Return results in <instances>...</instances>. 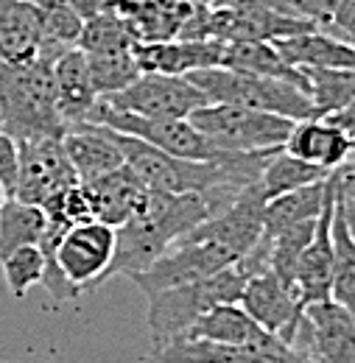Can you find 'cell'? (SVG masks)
Here are the masks:
<instances>
[{
    "instance_id": "26",
    "label": "cell",
    "mask_w": 355,
    "mask_h": 363,
    "mask_svg": "<svg viewBox=\"0 0 355 363\" xmlns=\"http://www.w3.org/2000/svg\"><path fill=\"white\" fill-rule=\"evenodd\" d=\"M300 70L305 73L316 118H327L355 104V70H316V67H300Z\"/></svg>"
},
{
    "instance_id": "29",
    "label": "cell",
    "mask_w": 355,
    "mask_h": 363,
    "mask_svg": "<svg viewBox=\"0 0 355 363\" xmlns=\"http://www.w3.org/2000/svg\"><path fill=\"white\" fill-rule=\"evenodd\" d=\"M313 232H316V221H305V224H297V227H288L283 232H277L274 238L268 240V269L277 274L283 282H288L291 288L294 279H297V263L302 257V252L308 249Z\"/></svg>"
},
{
    "instance_id": "15",
    "label": "cell",
    "mask_w": 355,
    "mask_h": 363,
    "mask_svg": "<svg viewBox=\"0 0 355 363\" xmlns=\"http://www.w3.org/2000/svg\"><path fill=\"white\" fill-rule=\"evenodd\" d=\"M79 182H92L126 165L118 135L101 123H73L62 137Z\"/></svg>"
},
{
    "instance_id": "1",
    "label": "cell",
    "mask_w": 355,
    "mask_h": 363,
    "mask_svg": "<svg viewBox=\"0 0 355 363\" xmlns=\"http://www.w3.org/2000/svg\"><path fill=\"white\" fill-rule=\"evenodd\" d=\"M238 196L229 193H160L148 190L137 216L115 229V255L106 279L146 272L187 232L224 213Z\"/></svg>"
},
{
    "instance_id": "18",
    "label": "cell",
    "mask_w": 355,
    "mask_h": 363,
    "mask_svg": "<svg viewBox=\"0 0 355 363\" xmlns=\"http://www.w3.org/2000/svg\"><path fill=\"white\" fill-rule=\"evenodd\" d=\"M53 87H56V106L65 123L67 126L87 123L98 104V95L92 90L87 53L82 48H70L53 62Z\"/></svg>"
},
{
    "instance_id": "6",
    "label": "cell",
    "mask_w": 355,
    "mask_h": 363,
    "mask_svg": "<svg viewBox=\"0 0 355 363\" xmlns=\"http://www.w3.org/2000/svg\"><path fill=\"white\" fill-rule=\"evenodd\" d=\"M222 154L232 151H274L285 148L297 121L238 106V104H207L187 118Z\"/></svg>"
},
{
    "instance_id": "20",
    "label": "cell",
    "mask_w": 355,
    "mask_h": 363,
    "mask_svg": "<svg viewBox=\"0 0 355 363\" xmlns=\"http://www.w3.org/2000/svg\"><path fill=\"white\" fill-rule=\"evenodd\" d=\"M274 48L294 67H316V70H355V45L333 37L330 31L313 28L305 34H294L277 40Z\"/></svg>"
},
{
    "instance_id": "11",
    "label": "cell",
    "mask_w": 355,
    "mask_h": 363,
    "mask_svg": "<svg viewBox=\"0 0 355 363\" xmlns=\"http://www.w3.org/2000/svg\"><path fill=\"white\" fill-rule=\"evenodd\" d=\"M339 187H342V171L336 168L327 182V199L316 218V232L297 263L294 285H297L302 308L333 299V257H336L333 255V213H336Z\"/></svg>"
},
{
    "instance_id": "27",
    "label": "cell",
    "mask_w": 355,
    "mask_h": 363,
    "mask_svg": "<svg viewBox=\"0 0 355 363\" xmlns=\"http://www.w3.org/2000/svg\"><path fill=\"white\" fill-rule=\"evenodd\" d=\"M333 171H322L311 162L288 154L285 148H280L271 160L266 162L263 174H261V190L266 199H274V196H283V193H291L297 187H305V184H313V182L327 179Z\"/></svg>"
},
{
    "instance_id": "8",
    "label": "cell",
    "mask_w": 355,
    "mask_h": 363,
    "mask_svg": "<svg viewBox=\"0 0 355 363\" xmlns=\"http://www.w3.org/2000/svg\"><path fill=\"white\" fill-rule=\"evenodd\" d=\"M238 260L224 246L187 232L160 260H154L151 269L134 274L132 282L143 291V296H148V294L179 288V285H193V282L222 272V269H229Z\"/></svg>"
},
{
    "instance_id": "31",
    "label": "cell",
    "mask_w": 355,
    "mask_h": 363,
    "mask_svg": "<svg viewBox=\"0 0 355 363\" xmlns=\"http://www.w3.org/2000/svg\"><path fill=\"white\" fill-rule=\"evenodd\" d=\"M17 171H20V143L0 129V184L6 187L9 196L14 193Z\"/></svg>"
},
{
    "instance_id": "16",
    "label": "cell",
    "mask_w": 355,
    "mask_h": 363,
    "mask_svg": "<svg viewBox=\"0 0 355 363\" xmlns=\"http://www.w3.org/2000/svg\"><path fill=\"white\" fill-rule=\"evenodd\" d=\"M92 201V216L95 221H104L109 227H124L129 218L137 216V210L143 207L148 187L140 182V177L134 174L129 165L98 177L92 182H84Z\"/></svg>"
},
{
    "instance_id": "12",
    "label": "cell",
    "mask_w": 355,
    "mask_h": 363,
    "mask_svg": "<svg viewBox=\"0 0 355 363\" xmlns=\"http://www.w3.org/2000/svg\"><path fill=\"white\" fill-rule=\"evenodd\" d=\"M238 305L255 318L266 333H274L285 344H294V338L300 333V324H302V316H305V308L300 302L297 288L283 282L271 269L246 279Z\"/></svg>"
},
{
    "instance_id": "9",
    "label": "cell",
    "mask_w": 355,
    "mask_h": 363,
    "mask_svg": "<svg viewBox=\"0 0 355 363\" xmlns=\"http://www.w3.org/2000/svg\"><path fill=\"white\" fill-rule=\"evenodd\" d=\"M73 184H79V177L70 165L62 140L45 137V140L20 143V171L11 193L14 199L45 207L62 199Z\"/></svg>"
},
{
    "instance_id": "23",
    "label": "cell",
    "mask_w": 355,
    "mask_h": 363,
    "mask_svg": "<svg viewBox=\"0 0 355 363\" xmlns=\"http://www.w3.org/2000/svg\"><path fill=\"white\" fill-rule=\"evenodd\" d=\"M327 182H330V177L268 199L266 210H263V235L261 238H274L283 229L305 224V221H316L322 207H324V199H327Z\"/></svg>"
},
{
    "instance_id": "21",
    "label": "cell",
    "mask_w": 355,
    "mask_h": 363,
    "mask_svg": "<svg viewBox=\"0 0 355 363\" xmlns=\"http://www.w3.org/2000/svg\"><path fill=\"white\" fill-rule=\"evenodd\" d=\"M222 67L246 73V76H263V79H285L300 84L308 92L305 73L294 65H288L274 43H261V40H244V43H224Z\"/></svg>"
},
{
    "instance_id": "32",
    "label": "cell",
    "mask_w": 355,
    "mask_h": 363,
    "mask_svg": "<svg viewBox=\"0 0 355 363\" xmlns=\"http://www.w3.org/2000/svg\"><path fill=\"white\" fill-rule=\"evenodd\" d=\"M300 17H308L311 23H316L322 31H327L330 20H333V11L339 6V0H285Z\"/></svg>"
},
{
    "instance_id": "19",
    "label": "cell",
    "mask_w": 355,
    "mask_h": 363,
    "mask_svg": "<svg viewBox=\"0 0 355 363\" xmlns=\"http://www.w3.org/2000/svg\"><path fill=\"white\" fill-rule=\"evenodd\" d=\"M43 50V9L28 0H0V62H34Z\"/></svg>"
},
{
    "instance_id": "24",
    "label": "cell",
    "mask_w": 355,
    "mask_h": 363,
    "mask_svg": "<svg viewBox=\"0 0 355 363\" xmlns=\"http://www.w3.org/2000/svg\"><path fill=\"white\" fill-rule=\"evenodd\" d=\"M45 227H48V216L43 207L9 196L0 210V257H6L20 246L40 243Z\"/></svg>"
},
{
    "instance_id": "17",
    "label": "cell",
    "mask_w": 355,
    "mask_h": 363,
    "mask_svg": "<svg viewBox=\"0 0 355 363\" xmlns=\"http://www.w3.org/2000/svg\"><path fill=\"white\" fill-rule=\"evenodd\" d=\"M285 151L322 168V171H336L350 160L355 143L330 121L308 118V121L294 123L288 143H285Z\"/></svg>"
},
{
    "instance_id": "25",
    "label": "cell",
    "mask_w": 355,
    "mask_h": 363,
    "mask_svg": "<svg viewBox=\"0 0 355 363\" xmlns=\"http://www.w3.org/2000/svg\"><path fill=\"white\" fill-rule=\"evenodd\" d=\"M134 45L137 37L132 34L129 23L112 6L104 3L92 17L84 20L76 48H82L84 53H115V50H132Z\"/></svg>"
},
{
    "instance_id": "2",
    "label": "cell",
    "mask_w": 355,
    "mask_h": 363,
    "mask_svg": "<svg viewBox=\"0 0 355 363\" xmlns=\"http://www.w3.org/2000/svg\"><path fill=\"white\" fill-rule=\"evenodd\" d=\"M0 129L17 143L62 140L67 123L56 106L53 62L37 56L34 62H0Z\"/></svg>"
},
{
    "instance_id": "35",
    "label": "cell",
    "mask_w": 355,
    "mask_h": 363,
    "mask_svg": "<svg viewBox=\"0 0 355 363\" xmlns=\"http://www.w3.org/2000/svg\"><path fill=\"white\" fill-rule=\"evenodd\" d=\"M216 6H266V9H285V11H294L285 0H216Z\"/></svg>"
},
{
    "instance_id": "33",
    "label": "cell",
    "mask_w": 355,
    "mask_h": 363,
    "mask_svg": "<svg viewBox=\"0 0 355 363\" xmlns=\"http://www.w3.org/2000/svg\"><path fill=\"white\" fill-rule=\"evenodd\" d=\"M327 31H330L333 37H339V40L355 45V0H339Z\"/></svg>"
},
{
    "instance_id": "34",
    "label": "cell",
    "mask_w": 355,
    "mask_h": 363,
    "mask_svg": "<svg viewBox=\"0 0 355 363\" xmlns=\"http://www.w3.org/2000/svg\"><path fill=\"white\" fill-rule=\"evenodd\" d=\"M324 121H330L333 126H339V129H342V132L355 143V104L353 106L339 109V112H333V115H327Z\"/></svg>"
},
{
    "instance_id": "37",
    "label": "cell",
    "mask_w": 355,
    "mask_h": 363,
    "mask_svg": "<svg viewBox=\"0 0 355 363\" xmlns=\"http://www.w3.org/2000/svg\"><path fill=\"white\" fill-rule=\"evenodd\" d=\"M6 199H9V193H6V187L0 184V210H3V201H6Z\"/></svg>"
},
{
    "instance_id": "7",
    "label": "cell",
    "mask_w": 355,
    "mask_h": 363,
    "mask_svg": "<svg viewBox=\"0 0 355 363\" xmlns=\"http://www.w3.org/2000/svg\"><path fill=\"white\" fill-rule=\"evenodd\" d=\"M87 123L109 126L121 135L137 137L148 145H157L160 151H168L182 160H219L222 151L202 135L187 118H146L129 109L109 106L106 101H98Z\"/></svg>"
},
{
    "instance_id": "30",
    "label": "cell",
    "mask_w": 355,
    "mask_h": 363,
    "mask_svg": "<svg viewBox=\"0 0 355 363\" xmlns=\"http://www.w3.org/2000/svg\"><path fill=\"white\" fill-rule=\"evenodd\" d=\"M0 269H3V279L11 296L23 299L28 296V291L34 285H43L45 277V255L37 243L20 246L14 252H9L6 257H0Z\"/></svg>"
},
{
    "instance_id": "14",
    "label": "cell",
    "mask_w": 355,
    "mask_h": 363,
    "mask_svg": "<svg viewBox=\"0 0 355 363\" xmlns=\"http://www.w3.org/2000/svg\"><path fill=\"white\" fill-rule=\"evenodd\" d=\"M143 73L190 76L196 70L222 65L224 43L219 40H163V43H137L132 48Z\"/></svg>"
},
{
    "instance_id": "4",
    "label": "cell",
    "mask_w": 355,
    "mask_h": 363,
    "mask_svg": "<svg viewBox=\"0 0 355 363\" xmlns=\"http://www.w3.org/2000/svg\"><path fill=\"white\" fill-rule=\"evenodd\" d=\"M115 255V227L104 221H82L62 235L53 266L45 269V291L53 302H70L92 288L104 285L106 269Z\"/></svg>"
},
{
    "instance_id": "36",
    "label": "cell",
    "mask_w": 355,
    "mask_h": 363,
    "mask_svg": "<svg viewBox=\"0 0 355 363\" xmlns=\"http://www.w3.org/2000/svg\"><path fill=\"white\" fill-rule=\"evenodd\" d=\"M187 3H193V6H216V0H187Z\"/></svg>"
},
{
    "instance_id": "10",
    "label": "cell",
    "mask_w": 355,
    "mask_h": 363,
    "mask_svg": "<svg viewBox=\"0 0 355 363\" xmlns=\"http://www.w3.org/2000/svg\"><path fill=\"white\" fill-rule=\"evenodd\" d=\"M98 101H106L109 106L129 109L146 118H190L199 106H207L204 92L187 76L165 73H140V79L126 90Z\"/></svg>"
},
{
    "instance_id": "28",
    "label": "cell",
    "mask_w": 355,
    "mask_h": 363,
    "mask_svg": "<svg viewBox=\"0 0 355 363\" xmlns=\"http://www.w3.org/2000/svg\"><path fill=\"white\" fill-rule=\"evenodd\" d=\"M89 79L98 98H109L115 92L126 90L140 79V65L132 50H115V53H87Z\"/></svg>"
},
{
    "instance_id": "3",
    "label": "cell",
    "mask_w": 355,
    "mask_h": 363,
    "mask_svg": "<svg viewBox=\"0 0 355 363\" xmlns=\"http://www.w3.org/2000/svg\"><path fill=\"white\" fill-rule=\"evenodd\" d=\"M246 279L249 277L235 263V266L210 274L193 285H179V288L148 294L146 296L148 316L146 318H148V330H151V350H160L182 335H187V330L210 308H216L222 302H241Z\"/></svg>"
},
{
    "instance_id": "13",
    "label": "cell",
    "mask_w": 355,
    "mask_h": 363,
    "mask_svg": "<svg viewBox=\"0 0 355 363\" xmlns=\"http://www.w3.org/2000/svg\"><path fill=\"white\" fill-rule=\"evenodd\" d=\"M294 344L308 350L319 363H355L353 313L333 299L308 305Z\"/></svg>"
},
{
    "instance_id": "5",
    "label": "cell",
    "mask_w": 355,
    "mask_h": 363,
    "mask_svg": "<svg viewBox=\"0 0 355 363\" xmlns=\"http://www.w3.org/2000/svg\"><path fill=\"white\" fill-rule=\"evenodd\" d=\"M199 90L204 92L207 104H238L249 109L271 112L288 121H308L316 118L311 95L294 82L285 79H263L246 76L229 67H207L187 76Z\"/></svg>"
},
{
    "instance_id": "22",
    "label": "cell",
    "mask_w": 355,
    "mask_h": 363,
    "mask_svg": "<svg viewBox=\"0 0 355 363\" xmlns=\"http://www.w3.org/2000/svg\"><path fill=\"white\" fill-rule=\"evenodd\" d=\"M263 335H266V330L238 302H222V305L210 308L204 316H199V321L182 338H204V341L229 344V347H246V344L261 341Z\"/></svg>"
}]
</instances>
